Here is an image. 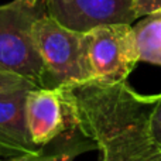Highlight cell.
<instances>
[{
	"label": "cell",
	"instance_id": "4",
	"mask_svg": "<svg viewBox=\"0 0 161 161\" xmlns=\"http://www.w3.org/2000/svg\"><path fill=\"white\" fill-rule=\"evenodd\" d=\"M89 61L93 80L117 83L127 80L140 61L131 24H106L88 33Z\"/></svg>",
	"mask_w": 161,
	"mask_h": 161
},
{
	"label": "cell",
	"instance_id": "2",
	"mask_svg": "<svg viewBox=\"0 0 161 161\" xmlns=\"http://www.w3.org/2000/svg\"><path fill=\"white\" fill-rule=\"evenodd\" d=\"M47 16L44 0H13L0 6V65L38 88H47L45 69L34 38V24Z\"/></svg>",
	"mask_w": 161,
	"mask_h": 161
},
{
	"label": "cell",
	"instance_id": "13",
	"mask_svg": "<svg viewBox=\"0 0 161 161\" xmlns=\"http://www.w3.org/2000/svg\"><path fill=\"white\" fill-rule=\"evenodd\" d=\"M0 161H2V160H0Z\"/></svg>",
	"mask_w": 161,
	"mask_h": 161
},
{
	"label": "cell",
	"instance_id": "7",
	"mask_svg": "<svg viewBox=\"0 0 161 161\" xmlns=\"http://www.w3.org/2000/svg\"><path fill=\"white\" fill-rule=\"evenodd\" d=\"M27 92L0 96V156L17 157L42 153L33 142L25 119Z\"/></svg>",
	"mask_w": 161,
	"mask_h": 161
},
{
	"label": "cell",
	"instance_id": "3",
	"mask_svg": "<svg viewBox=\"0 0 161 161\" xmlns=\"http://www.w3.org/2000/svg\"><path fill=\"white\" fill-rule=\"evenodd\" d=\"M34 38L44 64L47 88H75L93 80L88 33L69 30L47 14L34 24Z\"/></svg>",
	"mask_w": 161,
	"mask_h": 161
},
{
	"label": "cell",
	"instance_id": "1",
	"mask_svg": "<svg viewBox=\"0 0 161 161\" xmlns=\"http://www.w3.org/2000/svg\"><path fill=\"white\" fill-rule=\"evenodd\" d=\"M72 91L78 130L100 151L99 161H161L150 126L156 95L137 93L127 80H91Z\"/></svg>",
	"mask_w": 161,
	"mask_h": 161
},
{
	"label": "cell",
	"instance_id": "8",
	"mask_svg": "<svg viewBox=\"0 0 161 161\" xmlns=\"http://www.w3.org/2000/svg\"><path fill=\"white\" fill-rule=\"evenodd\" d=\"M140 61L161 67V10L144 16L133 25Z\"/></svg>",
	"mask_w": 161,
	"mask_h": 161
},
{
	"label": "cell",
	"instance_id": "9",
	"mask_svg": "<svg viewBox=\"0 0 161 161\" xmlns=\"http://www.w3.org/2000/svg\"><path fill=\"white\" fill-rule=\"evenodd\" d=\"M36 88H38V86L33 80L0 65V96H8V95L14 93L28 92Z\"/></svg>",
	"mask_w": 161,
	"mask_h": 161
},
{
	"label": "cell",
	"instance_id": "12",
	"mask_svg": "<svg viewBox=\"0 0 161 161\" xmlns=\"http://www.w3.org/2000/svg\"><path fill=\"white\" fill-rule=\"evenodd\" d=\"M137 17H144L150 13L161 10V0H133Z\"/></svg>",
	"mask_w": 161,
	"mask_h": 161
},
{
	"label": "cell",
	"instance_id": "10",
	"mask_svg": "<svg viewBox=\"0 0 161 161\" xmlns=\"http://www.w3.org/2000/svg\"><path fill=\"white\" fill-rule=\"evenodd\" d=\"M85 148L86 147H83L80 144L79 147L68 148L67 151H61V153L45 154L42 151V153H37V154H24V156L11 157V158L3 160V161H74L79 153H83Z\"/></svg>",
	"mask_w": 161,
	"mask_h": 161
},
{
	"label": "cell",
	"instance_id": "11",
	"mask_svg": "<svg viewBox=\"0 0 161 161\" xmlns=\"http://www.w3.org/2000/svg\"><path fill=\"white\" fill-rule=\"evenodd\" d=\"M150 126L154 139L161 146V93L156 95V102H154L150 117Z\"/></svg>",
	"mask_w": 161,
	"mask_h": 161
},
{
	"label": "cell",
	"instance_id": "5",
	"mask_svg": "<svg viewBox=\"0 0 161 161\" xmlns=\"http://www.w3.org/2000/svg\"><path fill=\"white\" fill-rule=\"evenodd\" d=\"M25 119L33 142L42 148L57 137L78 130L72 86L28 91Z\"/></svg>",
	"mask_w": 161,
	"mask_h": 161
},
{
	"label": "cell",
	"instance_id": "6",
	"mask_svg": "<svg viewBox=\"0 0 161 161\" xmlns=\"http://www.w3.org/2000/svg\"><path fill=\"white\" fill-rule=\"evenodd\" d=\"M47 14L79 33L106 24H131L139 17L133 0H44Z\"/></svg>",
	"mask_w": 161,
	"mask_h": 161
}]
</instances>
